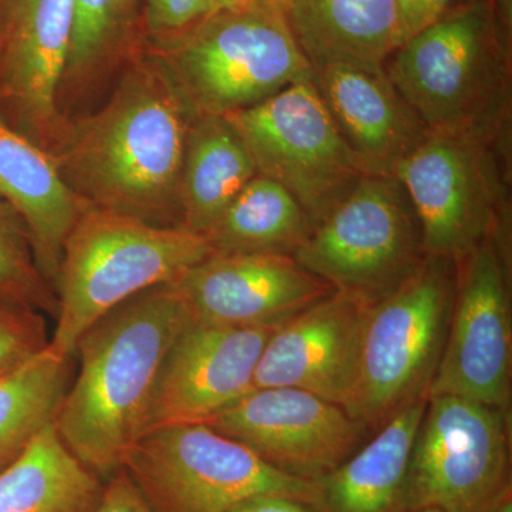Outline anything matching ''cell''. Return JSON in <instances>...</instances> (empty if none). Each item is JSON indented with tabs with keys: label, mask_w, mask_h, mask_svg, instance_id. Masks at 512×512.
Masks as SVG:
<instances>
[{
	"label": "cell",
	"mask_w": 512,
	"mask_h": 512,
	"mask_svg": "<svg viewBox=\"0 0 512 512\" xmlns=\"http://www.w3.org/2000/svg\"><path fill=\"white\" fill-rule=\"evenodd\" d=\"M194 117L146 46L100 106L69 119L52 157L64 183L89 207L181 227V173Z\"/></svg>",
	"instance_id": "6da1fadb"
},
{
	"label": "cell",
	"mask_w": 512,
	"mask_h": 512,
	"mask_svg": "<svg viewBox=\"0 0 512 512\" xmlns=\"http://www.w3.org/2000/svg\"><path fill=\"white\" fill-rule=\"evenodd\" d=\"M191 320L173 284L138 293L77 342L79 370L57 407L60 439L101 480L124 466L146 431L161 366Z\"/></svg>",
	"instance_id": "7a4b0ae2"
},
{
	"label": "cell",
	"mask_w": 512,
	"mask_h": 512,
	"mask_svg": "<svg viewBox=\"0 0 512 512\" xmlns=\"http://www.w3.org/2000/svg\"><path fill=\"white\" fill-rule=\"evenodd\" d=\"M490 0L434 19L384 64L397 92L430 133L474 138L507 150L511 53Z\"/></svg>",
	"instance_id": "3957f363"
},
{
	"label": "cell",
	"mask_w": 512,
	"mask_h": 512,
	"mask_svg": "<svg viewBox=\"0 0 512 512\" xmlns=\"http://www.w3.org/2000/svg\"><path fill=\"white\" fill-rule=\"evenodd\" d=\"M212 254L207 239L183 227L87 207L64 241L49 345L73 356L97 320L138 293L177 281Z\"/></svg>",
	"instance_id": "277c9868"
},
{
	"label": "cell",
	"mask_w": 512,
	"mask_h": 512,
	"mask_svg": "<svg viewBox=\"0 0 512 512\" xmlns=\"http://www.w3.org/2000/svg\"><path fill=\"white\" fill-rule=\"evenodd\" d=\"M147 46L195 116L249 109L313 76L286 9L262 0L211 13L181 35Z\"/></svg>",
	"instance_id": "5b68a950"
},
{
	"label": "cell",
	"mask_w": 512,
	"mask_h": 512,
	"mask_svg": "<svg viewBox=\"0 0 512 512\" xmlns=\"http://www.w3.org/2000/svg\"><path fill=\"white\" fill-rule=\"evenodd\" d=\"M457 264L426 256L417 271L367 308L343 409L370 431L429 396L446 345Z\"/></svg>",
	"instance_id": "8992f818"
},
{
	"label": "cell",
	"mask_w": 512,
	"mask_h": 512,
	"mask_svg": "<svg viewBox=\"0 0 512 512\" xmlns=\"http://www.w3.org/2000/svg\"><path fill=\"white\" fill-rule=\"evenodd\" d=\"M123 468L156 512H229L268 494L320 505L318 481L289 476L204 423L147 431Z\"/></svg>",
	"instance_id": "52a82bcc"
},
{
	"label": "cell",
	"mask_w": 512,
	"mask_h": 512,
	"mask_svg": "<svg viewBox=\"0 0 512 512\" xmlns=\"http://www.w3.org/2000/svg\"><path fill=\"white\" fill-rule=\"evenodd\" d=\"M293 258L336 291L373 303L412 276L426 254L403 185L394 175L366 174Z\"/></svg>",
	"instance_id": "ba28073f"
},
{
	"label": "cell",
	"mask_w": 512,
	"mask_h": 512,
	"mask_svg": "<svg viewBox=\"0 0 512 512\" xmlns=\"http://www.w3.org/2000/svg\"><path fill=\"white\" fill-rule=\"evenodd\" d=\"M224 117L247 144L258 174L282 185L313 228L369 174L330 116L313 77Z\"/></svg>",
	"instance_id": "9c48e42d"
},
{
	"label": "cell",
	"mask_w": 512,
	"mask_h": 512,
	"mask_svg": "<svg viewBox=\"0 0 512 512\" xmlns=\"http://www.w3.org/2000/svg\"><path fill=\"white\" fill-rule=\"evenodd\" d=\"M505 168L504 148L439 133H429L396 165L393 175L412 202L426 256L458 261L485 239H500Z\"/></svg>",
	"instance_id": "30bf717a"
},
{
	"label": "cell",
	"mask_w": 512,
	"mask_h": 512,
	"mask_svg": "<svg viewBox=\"0 0 512 512\" xmlns=\"http://www.w3.org/2000/svg\"><path fill=\"white\" fill-rule=\"evenodd\" d=\"M510 450L508 410L430 396L410 458L406 512H491L512 490Z\"/></svg>",
	"instance_id": "8fae6325"
},
{
	"label": "cell",
	"mask_w": 512,
	"mask_h": 512,
	"mask_svg": "<svg viewBox=\"0 0 512 512\" xmlns=\"http://www.w3.org/2000/svg\"><path fill=\"white\" fill-rule=\"evenodd\" d=\"M501 247L491 237L456 261L446 345L427 397L456 394L510 410L512 322Z\"/></svg>",
	"instance_id": "7c38bea8"
},
{
	"label": "cell",
	"mask_w": 512,
	"mask_h": 512,
	"mask_svg": "<svg viewBox=\"0 0 512 512\" xmlns=\"http://www.w3.org/2000/svg\"><path fill=\"white\" fill-rule=\"evenodd\" d=\"M204 424L309 481L328 476L372 433L339 404L291 387L251 390Z\"/></svg>",
	"instance_id": "4fadbf2b"
},
{
	"label": "cell",
	"mask_w": 512,
	"mask_h": 512,
	"mask_svg": "<svg viewBox=\"0 0 512 512\" xmlns=\"http://www.w3.org/2000/svg\"><path fill=\"white\" fill-rule=\"evenodd\" d=\"M275 328L190 323L161 366L146 431L204 423L254 390L256 366Z\"/></svg>",
	"instance_id": "5bb4252c"
},
{
	"label": "cell",
	"mask_w": 512,
	"mask_h": 512,
	"mask_svg": "<svg viewBox=\"0 0 512 512\" xmlns=\"http://www.w3.org/2000/svg\"><path fill=\"white\" fill-rule=\"evenodd\" d=\"M191 323L278 328L336 289L291 255L212 254L171 282Z\"/></svg>",
	"instance_id": "9a60e30c"
},
{
	"label": "cell",
	"mask_w": 512,
	"mask_h": 512,
	"mask_svg": "<svg viewBox=\"0 0 512 512\" xmlns=\"http://www.w3.org/2000/svg\"><path fill=\"white\" fill-rule=\"evenodd\" d=\"M73 30V0H25L0 36V113L52 156L69 119L57 94Z\"/></svg>",
	"instance_id": "2e32d148"
},
{
	"label": "cell",
	"mask_w": 512,
	"mask_h": 512,
	"mask_svg": "<svg viewBox=\"0 0 512 512\" xmlns=\"http://www.w3.org/2000/svg\"><path fill=\"white\" fill-rule=\"evenodd\" d=\"M369 305L335 291L275 328L256 366L254 389L306 390L343 407Z\"/></svg>",
	"instance_id": "e0dca14e"
},
{
	"label": "cell",
	"mask_w": 512,
	"mask_h": 512,
	"mask_svg": "<svg viewBox=\"0 0 512 512\" xmlns=\"http://www.w3.org/2000/svg\"><path fill=\"white\" fill-rule=\"evenodd\" d=\"M312 73L330 116L367 173L393 175L429 136L384 69L332 64Z\"/></svg>",
	"instance_id": "ac0fdd59"
},
{
	"label": "cell",
	"mask_w": 512,
	"mask_h": 512,
	"mask_svg": "<svg viewBox=\"0 0 512 512\" xmlns=\"http://www.w3.org/2000/svg\"><path fill=\"white\" fill-rule=\"evenodd\" d=\"M147 46L144 0H73V30L57 107L84 116L107 97L120 74Z\"/></svg>",
	"instance_id": "d6986e66"
},
{
	"label": "cell",
	"mask_w": 512,
	"mask_h": 512,
	"mask_svg": "<svg viewBox=\"0 0 512 512\" xmlns=\"http://www.w3.org/2000/svg\"><path fill=\"white\" fill-rule=\"evenodd\" d=\"M0 198L25 222L37 265L55 289L64 241L89 205L67 187L53 157L2 113Z\"/></svg>",
	"instance_id": "ffe728a7"
},
{
	"label": "cell",
	"mask_w": 512,
	"mask_h": 512,
	"mask_svg": "<svg viewBox=\"0 0 512 512\" xmlns=\"http://www.w3.org/2000/svg\"><path fill=\"white\" fill-rule=\"evenodd\" d=\"M286 18L312 70L384 69L406 40L396 0H289Z\"/></svg>",
	"instance_id": "44dd1931"
},
{
	"label": "cell",
	"mask_w": 512,
	"mask_h": 512,
	"mask_svg": "<svg viewBox=\"0 0 512 512\" xmlns=\"http://www.w3.org/2000/svg\"><path fill=\"white\" fill-rule=\"evenodd\" d=\"M429 397L394 414L328 476L318 480L325 512H406L407 476Z\"/></svg>",
	"instance_id": "7402d4cb"
},
{
	"label": "cell",
	"mask_w": 512,
	"mask_h": 512,
	"mask_svg": "<svg viewBox=\"0 0 512 512\" xmlns=\"http://www.w3.org/2000/svg\"><path fill=\"white\" fill-rule=\"evenodd\" d=\"M256 174L247 144L227 117L195 116L181 173V227L204 237Z\"/></svg>",
	"instance_id": "603a6c76"
},
{
	"label": "cell",
	"mask_w": 512,
	"mask_h": 512,
	"mask_svg": "<svg viewBox=\"0 0 512 512\" xmlns=\"http://www.w3.org/2000/svg\"><path fill=\"white\" fill-rule=\"evenodd\" d=\"M104 485L67 448L52 421L0 473V512H94Z\"/></svg>",
	"instance_id": "cb8c5ba5"
},
{
	"label": "cell",
	"mask_w": 512,
	"mask_h": 512,
	"mask_svg": "<svg viewBox=\"0 0 512 512\" xmlns=\"http://www.w3.org/2000/svg\"><path fill=\"white\" fill-rule=\"evenodd\" d=\"M299 202L256 174L204 235L214 254L295 255L312 232Z\"/></svg>",
	"instance_id": "d4e9b609"
},
{
	"label": "cell",
	"mask_w": 512,
	"mask_h": 512,
	"mask_svg": "<svg viewBox=\"0 0 512 512\" xmlns=\"http://www.w3.org/2000/svg\"><path fill=\"white\" fill-rule=\"evenodd\" d=\"M72 356L52 346L0 379V473L28 448L47 424L72 382Z\"/></svg>",
	"instance_id": "484cf974"
},
{
	"label": "cell",
	"mask_w": 512,
	"mask_h": 512,
	"mask_svg": "<svg viewBox=\"0 0 512 512\" xmlns=\"http://www.w3.org/2000/svg\"><path fill=\"white\" fill-rule=\"evenodd\" d=\"M0 301L19 303L56 319L57 298L37 265L18 212L0 198Z\"/></svg>",
	"instance_id": "4316f807"
},
{
	"label": "cell",
	"mask_w": 512,
	"mask_h": 512,
	"mask_svg": "<svg viewBox=\"0 0 512 512\" xmlns=\"http://www.w3.org/2000/svg\"><path fill=\"white\" fill-rule=\"evenodd\" d=\"M49 343L45 313L0 301V379L39 355Z\"/></svg>",
	"instance_id": "83f0119b"
},
{
	"label": "cell",
	"mask_w": 512,
	"mask_h": 512,
	"mask_svg": "<svg viewBox=\"0 0 512 512\" xmlns=\"http://www.w3.org/2000/svg\"><path fill=\"white\" fill-rule=\"evenodd\" d=\"M208 13V0H144L147 43L173 39L207 18Z\"/></svg>",
	"instance_id": "f1b7e54d"
},
{
	"label": "cell",
	"mask_w": 512,
	"mask_h": 512,
	"mask_svg": "<svg viewBox=\"0 0 512 512\" xmlns=\"http://www.w3.org/2000/svg\"><path fill=\"white\" fill-rule=\"evenodd\" d=\"M94 512H156L147 503L137 485L124 468L117 471L104 485L103 497Z\"/></svg>",
	"instance_id": "f546056e"
},
{
	"label": "cell",
	"mask_w": 512,
	"mask_h": 512,
	"mask_svg": "<svg viewBox=\"0 0 512 512\" xmlns=\"http://www.w3.org/2000/svg\"><path fill=\"white\" fill-rule=\"evenodd\" d=\"M229 512H325L318 504L288 495H256L231 508Z\"/></svg>",
	"instance_id": "4dcf8cb0"
},
{
	"label": "cell",
	"mask_w": 512,
	"mask_h": 512,
	"mask_svg": "<svg viewBox=\"0 0 512 512\" xmlns=\"http://www.w3.org/2000/svg\"><path fill=\"white\" fill-rule=\"evenodd\" d=\"M396 5L399 9L400 19H402L406 40L423 29L424 26L429 25L423 0H396Z\"/></svg>",
	"instance_id": "1f68e13d"
},
{
	"label": "cell",
	"mask_w": 512,
	"mask_h": 512,
	"mask_svg": "<svg viewBox=\"0 0 512 512\" xmlns=\"http://www.w3.org/2000/svg\"><path fill=\"white\" fill-rule=\"evenodd\" d=\"M471 2H476V0H423L429 23L447 13L448 10L460 8V6Z\"/></svg>",
	"instance_id": "d6a6232c"
},
{
	"label": "cell",
	"mask_w": 512,
	"mask_h": 512,
	"mask_svg": "<svg viewBox=\"0 0 512 512\" xmlns=\"http://www.w3.org/2000/svg\"><path fill=\"white\" fill-rule=\"evenodd\" d=\"M23 2L25 0H0V36L8 28L10 20L16 15Z\"/></svg>",
	"instance_id": "836d02e7"
},
{
	"label": "cell",
	"mask_w": 512,
	"mask_h": 512,
	"mask_svg": "<svg viewBox=\"0 0 512 512\" xmlns=\"http://www.w3.org/2000/svg\"><path fill=\"white\" fill-rule=\"evenodd\" d=\"M254 0H208L210 3V13L221 12V10L241 8V6L248 5Z\"/></svg>",
	"instance_id": "e575fe53"
},
{
	"label": "cell",
	"mask_w": 512,
	"mask_h": 512,
	"mask_svg": "<svg viewBox=\"0 0 512 512\" xmlns=\"http://www.w3.org/2000/svg\"><path fill=\"white\" fill-rule=\"evenodd\" d=\"M491 512H512V490L507 491L494 505Z\"/></svg>",
	"instance_id": "d590c367"
},
{
	"label": "cell",
	"mask_w": 512,
	"mask_h": 512,
	"mask_svg": "<svg viewBox=\"0 0 512 512\" xmlns=\"http://www.w3.org/2000/svg\"><path fill=\"white\" fill-rule=\"evenodd\" d=\"M262 2L275 3V5L282 6V8L286 9V6H288L289 0H262Z\"/></svg>",
	"instance_id": "8d00e7d4"
},
{
	"label": "cell",
	"mask_w": 512,
	"mask_h": 512,
	"mask_svg": "<svg viewBox=\"0 0 512 512\" xmlns=\"http://www.w3.org/2000/svg\"><path fill=\"white\" fill-rule=\"evenodd\" d=\"M407 512H444L441 510H437V508H419V510H412Z\"/></svg>",
	"instance_id": "74e56055"
}]
</instances>
